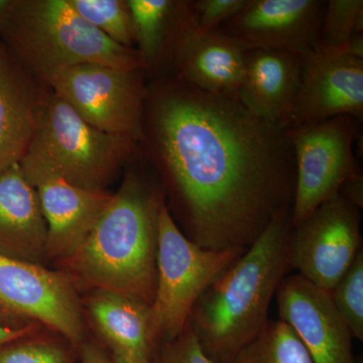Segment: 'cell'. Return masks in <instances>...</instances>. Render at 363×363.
<instances>
[{
    "mask_svg": "<svg viewBox=\"0 0 363 363\" xmlns=\"http://www.w3.org/2000/svg\"><path fill=\"white\" fill-rule=\"evenodd\" d=\"M145 145L189 240L247 250L292 207L296 164L286 128L176 76L149 85Z\"/></svg>",
    "mask_w": 363,
    "mask_h": 363,
    "instance_id": "cell-1",
    "label": "cell"
},
{
    "mask_svg": "<svg viewBox=\"0 0 363 363\" xmlns=\"http://www.w3.org/2000/svg\"><path fill=\"white\" fill-rule=\"evenodd\" d=\"M291 212H279L198 298L188 325L212 362L230 363L269 321L272 298L292 271Z\"/></svg>",
    "mask_w": 363,
    "mask_h": 363,
    "instance_id": "cell-2",
    "label": "cell"
},
{
    "mask_svg": "<svg viewBox=\"0 0 363 363\" xmlns=\"http://www.w3.org/2000/svg\"><path fill=\"white\" fill-rule=\"evenodd\" d=\"M161 189L130 171L84 240L61 262L78 289L123 294L152 305Z\"/></svg>",
    "mask_w": 363,
    "mask_h": 363,
    "instance_id": "cell-3",
    "label": "cell"
},
{
    "mask_svg": "<svg viewBox=\"0 0 363 363\" xmlns=\"http://www.w3.org/2000/svg\"><path fill=\"white\" fill-rule=\"evenodd\" d=\"M0 40L45 84L60 72L87 64L147 73L138 50L114 43L67 0H14Z\"/></svg>",
    "mask_w": 363,
    "mask_h": 363,
    "instance_id": "cell-4",
    "label": "cell"
},
{
    "mask_svg": "<svg viewBox=\"0 0 363 363\" xmlns=\"http://www.w3.org/2000/svg\"><path fill=\"white\" fill-rule=\"evenodd\" d=\"M138 145L90 125L50 88L40 94L35 133L23 160L51 169L72 185L105 191Z\"/></svg>",
    "mask_w": 363,
    "mask_h": 363,
    "instance_id": "cell-5",
    "label": "cell"
},
{
    "mask_svg": "<svg viewBox=\"0 0 363 363\" xmlns=\"http://www.w3.org/2000/svg\"><path fill=\"white\" fill-rule=\"evenodd\" d=\"M247 250H208L189 240L166 200L157 216L156 295L152 303L160 342L187 328L196 303L208 286Z\"/></svg>",
    "mask_w": 363,
    "mask_h": 363,
    "instance_id": "cell-6",
    "label": "cell"
},
{
    "mask_svg": "<svg viewBox=\"0 0 363 363\" xmlns=\"http://www.w3.org/2000/svg\"><path fill=\"white\" fill-rule=\"evenodd\" d=\"M362 128V121L346 116L286 128L296 164L293 227L339 195L343 184L362 171L354 154Z\"/></svg>",
    "mask_w": 363,
    "mask_h": 363,
    "instance_id": "cell-7",
    "label": "cell"
},
{
    "mask_svg": "<svg viewBox=\"0 0 363 363\" xmlns=\"http://www.w3.org/2000/svg\"><path fill=\"white\" fill-rule=\"evenodd\" d=\"M45 85L90 125L142 145L149 94L145 71L87 64L60 72Z\"/></svg>",
    "mask_w": 363,
    "mask_h": 363,
    "instance_id": "cell-8",
    "label": "cell"
},
{
    "mask_svg": "<svg viewBox=\"0 0 363 363\" xmlns=\"http://www.w3.org/2000/svg\"><path fill=\"white\" fill-rule=\"evenodd\" d=\"M0 317L47 327L77 350L85 315L70 274L0 255Z\"/></svg>",
    "mask_w": 363,
    "mask_h": 363,
    "instance_id": "cell-9",
    "label": "cell"
},
{
    "mask_svg": "<svg viewBox=\"0 0 363 363\" xmlns=\"http://www.w3.org/2000/svg\"><path fill=\"white\" fill-rule=\"evenodd\" d=\"M362 242L360 210L337 195L292 227L289 241L291 267L331 294L362 250Z\"/></svg>",
    "mask_w": 363,
    "mask_h": 363,
    "instance_id": "cell-10",
    "label": "cell"
},
{
    "mask_svg": "<svg viewBox=\"0 0 363 363\" xmlns=\"http://www.w3.org/2000/svg\"><path fill=\"white\" fill-rule=\"evenodd\" d=\"M327 1L247 0L219 28L241 49L285 51L302 56L319 42Z\"/></svg>",
    "mask_w": 363,
    "mask_h": 363,
    "instance_id": "cell-11",
    "label": "cell"
},
{
    "mask_svg": "<svg viewBox=\"0 0 363 363\" xmlns=\"http://www.w3.org/2000/svg\"><path fill=\"white\" fill-rule=\"evenodd\" d=\"M301 64L288 128L344 116L363 121V60L316 45L301 56Z\"/></svg>",
    "mask_w": 363,
    "mask_h": 363,
    "instance_id": "cell-12",
    "label": "cell"
},
{
    "mask_svg": "<svg viewBox=\"0 0 363 363\" xmlns=\"http://www.w3.org/2000/svg\"><path fill=\"white\" fill-rule=\"evenodd\" d=\"M39 198L48 227V259H68L84 242L113 194L72 185L35 162H20Z\"/></svg>",
    "mask_w": 363,
    "mask_h": 363,
    "instance_id": "cell-13",
    "label": "cell"
},
{
    "mask_svg": "<svg viewBox=\"0 0 363 363\" xmlns=\"http://www.w3.org/2000/svg\"><path fill=\"white\" fill-rule=\"evenodd\" d=\"M276 298L279 319L297 334L313 363H358L354 338L330 294L297 274L284 279Z\"/></svg>",
    "mask_w": 363,
    "mask_h": 363,
    "instance_id": "cell-14",
    "label": "cell"
},
{
    "mask_svg": "<svg viewBox=\"0 0 363 363\" xmlns=\"http://www.w3.org/2000/svg\"><path fill=\"white\" fill-rule=\"evenodd\" d=\"M138 51L147 73L156 79L175 75L177 64L194 35L193 1L184 0H128Z\"/></svg>",
    "mask_w": 363,
    "mask_h": 363,
    "instance_id": "cell-15",
    "label": "cell"
},
{
    "mask_svg": "<svg viewBox=\"0 0 363 363\" xmlns=\"http://www.w3.org/2000/svg\"><path fill=\"white\" fill-rule=\"evenodd\" d=\"M83 310L111 353L152 363L160 343L152 305L123 294L90 291Z\"/></svg>",
    "mask_w": 363,
    "mask_h": 363,
    "instance_id": "cell-16",
    "label": "cell"
},
{
    "mask_svg": "<svg viewBox=\"0 0 363 363\" xmlns=\"http://www.w3.org/2000/svg\"><path fill=\"white\" fill-rule=\"evenodd\" d=\"M47 245L39 198L21 164L0 169V255L44 266Z\"/></svg>",
    "mask_w": 363,
    "mask_h": 363,
    "instance_id": "cell-17",
    "label": "cell"
},
{
    "mask_svg": "<svg viewBox=\"0 0 363 363\" xmlns=\"http://www.w3.org/2000/svg\"><path fill=\"white\" fill-rule=\"evenodd\" d=\"M301 70V57L293 52H245L238 99L253 116L288 128Z\"/></svg>",
    "mask_w": 363,
    "mask_h": 363,
    "instance_id": "cell-18",
    "label": "cell"
},
{
    "mask_svg": "<svg viewBox=\"0 0 363 363\" xmlns=\"http://www.w3.org/2000/svg\"><path fill=\"white\" fill-rule=\"evenodd\" d=\"M42 91L0 40V169L20 164L32 142Z\"/></svg>",
    "mask_w": 363,
    "mask_h": 363,
    "instance_id": "cell-19",
    "label": "cell"
},
{
    "mask_svg": "<svg viewBox=\"0 0 363 363\" xmlns=\"http://www.w3.org/2000/svg\"><path fill=\"white\" fill-rule=\"evenodd\" d=\"M245 64V50L224 33H194L182 52L174 76L209 94L238 98Z\"/></svg>",
    "mask_w": 363,
    "mask_h": 363,
    "instance_id": "cell-20",
    "label": "cell"
},
{
    "mask_svg": "<svg viewBox=\"0 0 363 363\" xmlns=\"http://www.w3.org/2000/svg\"><path fill=\"white\" fill-rule=\"evenodd\" d=\"M230 363H313L293 329L281 320H269L259 333L241 348Z\"/></svg>",
    "mask_w": 363,
    "mask_h": 363,
    "instance_id": "cell-21",
    "label": "cell"
},
{
    "mask_svg": "<svg viewBox=\"0 0 363 363\" xmlns=\"http://www.w3.org/2000/svg\"><path fill=\"white\" fill-rule=\"evenodd\" d=\"M90 25L123 47L135 48V35L128 0H67Z\"/></svg>",
    "mask_w": 363,
    "mask_h": 363,
    "instance_id": "cell-22",
    "label": "cell"
},
{
    "mask_svg": "<svg viewBox=\"0 0 363 363\" xmlns=\"http://www.w3.org/2000/svg\"><path fill=\"white\" fill-rule=\"evenodd\" d=\"M77 350L65 338L39 333L0 347V363H76Z\"/></svg>",
    "mask_w": 363,
    "mask_h": 363,
    "instance_id": "cell-23",
    "label": "cell"
},
{
    "mask_svg": "<svg viewBox=\"0 0 363 363\" xmlns=\"http://www.w3.org/2000/svg\"><path fill=\"white\" fill-rule=\"evenodd\" d=\"M358 33H363L362 0H328L317 47L340 50Z\"/></svg>",
    "mask_w": 363,
    "mask_h": 363,
    "instance_id": "cell-24",
    "label": "cell"
},
{
    "mask_svg": "<svg viewBox=\"0 0 363 363\" xmlns=\"http://www.w3.org/2000/svg\"><path fill=\"white\" fill-rule=\"evenodd\" d=\"M331 298L353 338L363 340V250L339 279L332 291Z\"/></svg>",
    "mask_w": 363,
    "mask_h": 363,
    "instance_id": "cell-25",
    "label": "cell"
},
{
    "mask_svg": "<svg viewBox=\"0 0 363 363\" xmlns=\"http://www.w3.org/2000/svg\"><path fill=\"white\" fill-rule=\"evenodd\" d=\"M152 363H213L203 351L192 329L187 326L178 337L157 344Z\"/></svg>",
    "mask_w": 363,
    "mask_h": 363,
    "instance_id": "cell-26",
    "label": "cell"
},
{
    "mask_svg": "<svg viewBox=\"0 0 363 363\" xmlns=\"http://www.w3.org/2000/svg\"><path fill=\"white\" fill-rule=\"evenodd\" d=\"M247 0H195V35L215 32L233 18Z\"/></svg>",
    "mask_w": 363,
    "mask_h": 363,
    "instance_id": "cell-27",
    "label": "cell"
},
{
    "mask_svg": "<svg viewBox=\"0 0 363 363\" xmlns=\"http://www.w3.org/2000/svg\"><path fill=\"white\" fill-rule=\"evenodd\" d=\"M82 363H114L111 351L104 344L86 338L77 348Z\"/></svg>",
    "mask_w": 363,
    "mask_h": 363,
    "instance_id": "cell-28",
    "label": "cell"
},
{
    "mask_svg": "<svg viewBox=\"0 0 363 363\" xmlns=\"http://www.w3.org/2000/svg\"><path fill=\"white\" fill-rule=\"evenodd\" d=\"M339 195L342 196L344 199L347 200L353 206L362 210L363 207V175L362 172H358L351 176L345 183L343 184Z\"/></svg>",
    "mask_w": 363,
    "mask_h": 363,
    "instance_id": "cell-29",
    "label": "cell"
},
{
    "mask_svg": "<svg viewBox=\"0 0 363 363\" xmlns=\"http://www.w3.org/2000/svg\"><path fill=\"white\" fill-rule=\"evenodd\" d=\"M39 324H28L20 328H13L0 322V347L4 344L39 333Z\"/></svg>",
    "mask_w": 363,
    "mask_h": 363,
    "instance_id": "cell-30",
    "label": "cell"
},
{
    "mask_svg": "<svg viewBox=\"0 0 363 363\" xmlns=\"http://www.w3.org/2000/svg\"><path fill=\"white\" fill-rule=\"evenodd\" d=\"M340 51L351 58L363 60V33H358L351 38L350 42Z\"/></svg>",
    "mask_w": 363,
    "mask_h": 363,
    "instance_id": "cell-31",
    "label": "cell"
},
{
    "mask_svg": "<svg viewBox=\"0 0 363 363\" xmlns=\"http://www.w3.org/2000/svg\"><path fill=\"white\" fill-rule=\"evenodd\" d=\"M14 0H0V35L4 30L9 14L13 9Z\"/></svg>",
    "mask_w": 363,
    "mask_h": 363,
    "instance_id": "cell-32",
    "label": "cell"
},
{
    "mask_svg": "<svg viewBox=\"0 0 363 363\" xmlns=\"http://www.w3.org/2000/svg\"><path fill=\"white\" fill-rule=\"evenodd\" d=\"M112 357H113L114 363H140L133 362V360L128 359V358H124L121 357V355L113 354L111 353Z\"/></svg>",
    "mask_w": 363,
    "mask_h": 363,
    "instance_id": "cell-33",
    "label": "cell"
}]
</instances>
